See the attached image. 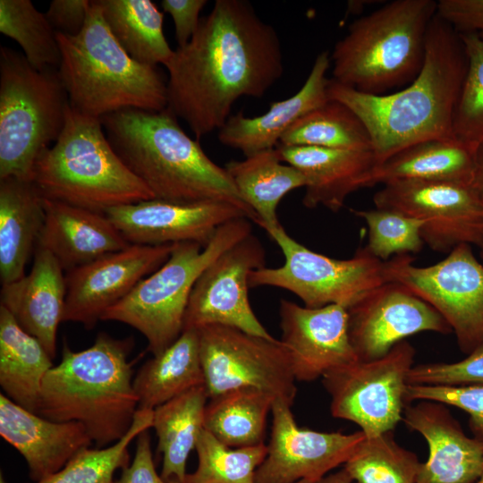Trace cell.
<instances>
[{
	"label": "cell",
	"mask_w": 483,
	"mask_h": 483,
	"mask_svg": "<svg viewBox=\"0 0 483 483\" xmlns=\"http://www.w3.org/2000/svg\"><path fill=\"white\" fill-rule=\"evenodd\" d=\"M165 66L166 108L197 140L220 130L239 98L262 97L284 73L277 32L245 0H216Z\"/></svg>",
	"instance_id": "1"
},
{
	"label": "cell",
	"mask_w": 483,
	"mask_h": 483,
	"mask_svg": "<svg viewBox=\"0 0 483 483\" xmlns=\"http://www.w3.org/2000/svg\"><path fill=\"white\" fill-rule=\"evenodd\" d=\"M466 70L459 33L436 13L428 30L422 69L404 89L370 95L329 79L327 95L361 120L378 165L416 143L454 136L453 119Z\"/></svg>",
	"instance_id": "2"
},
{
	"label": "cell",
	"mask_w": 483,
	"mask_h": 483,
	"mask_svg": "<svg viewBox=\"0 0 483 483\" xmlns=\"http://www.w3.org/2000/svg\"><path fill=\"white\" fill-rule=\"evenodd\" d=\"M101 123L112 148L155 199L231 203L257 221L226 169L186 134L169 109H124L102 117Z\"/></svg>",
	"instance_id": "3"
},
{
	"label": "cell",
	"mask_w": 483,
	"mask_h": 483,
	"mask_svg": "<svg viewBox=\"0 0 483 483\" xmlns=\"http://www.w3.org/2000/svg\"><path fill=\"white\" fill-rule=\"evenodd\" d=\"M132 343L99 333L85 350L72 352L64 344L61 361L43 380L37 414L81 423L97 448L119 441L138 410L128 361Z\"/></svg>",
	"instance_id": "4"
},
{
	"label": "cell",
	"mask_w": 483,
	"mask_h": 483,
	"mask_svg": "<svg viewBox=\"0 0 483 483\" xmlns=\"http://www.w3.org/2000/svg\"><path fill=\"white\" fill-rule=\"evenodd\" d=\"M58 68L72 109L102 117L124 109L159 112L167 106V82L157 66L132 59L110 31L97 0L82 30L56 32Z\"/></svg>",
	"instance_id": "5"
},
{
	"label": "cell",
	"mask_w": 483,
	"mask_h": 483,
	"mask_svg": "<svg viewBox=\"0 0 483 483\" xmlns=\"http://www.w3.org/2000/svg\"><path fill=\"white\" fill-rule=\"evenodd\" d=\"M434 0H394L349 26L330 55L335 81L370 95L412 82L420 72Z\"/></svg>",
	"instance_id": "6"
},
{
	"label": "cell",
	"mask_w": 483,
	"mask_h": 483,
	"mask_svg": "<svg viewBox=\"0 0 483 483\" xmlns=\"http://www.w3.org/2000/svg\"><path fill=\"white\" fill-rule=\"evenodd\" d=\"M104 131L101 119L69 106L62 133L34 166L31 182L44 199L102 214L155 199Z\"/></svg>",
	"instance_id": "7"
},
{
	"label": "cell",
	"mask_w": 483,
	"mask_h": 483,
	"mask_svg": "<svg viewBox=\"0 0 483 483\" xmlns=\"http://www.w3.org/2000/svg\"><path fill=\"white\" fill-rule=\"evenodd\" d=\"M69 97L58 69L38 71L23 54L0 48V180L31 182L42 152L62 133Z\"/></svg>",
	"instance_id": "8"
},
{
	"label": "cell",
	"mask_w": 483,
	"mask_h": 483,
	"mask_svg": "<svg viewBox=\"0 0 483 483\" xmlns=\"http://www.w3.org/2000/svg\"><path fill=\"white\" fill-rule=\"evenodd\" d=\"M250 220L240 217L223 225L204 247L196 242L174 243L168 259L106 309L101 320L131 326L147 339L153 356L161 353L183 331L185 311L198 278L224 251L251 234Z\"/></svg>",
	"instance_id": "9"
},
{
	"label": "cell",
	"mask_w": 483,
	"mask_h": 483,
	"mask_svg": "<svg viewBox=\"0 0 483 483\" xmlns=\"http://www.w3.org/2000/svg\"><path fill=\"white\" fill-rule=\"evenodd\" d=\"M281 250L284 262L249 275L250 287L271 286L289 291L304 306L341 305L347 309L387 282L385 261L360 248L352 258L336 259L301 244L281 224L265 230Z\"/></svg>",
	"instance_id": "10"
},
{
	"label": "cell",
	"mask_w": 483,
	"mask_h": 483,
	"mask_svg": "<svg viewBox=\"0 0 483 483\" xmlns=\"http://www.w3.org/2000/svg\"><path fill=\"white\" fill-rule=\"evenodd\" d=\"M387 282L399 283L431 305L447 322L466 355L483 345V262L471 245L453 248L439 262L418 267L410 255L385 261Z\"/></svg>",
	"instance_id": "11"
},
{
	"label": "cell",
	"mask_w": 483,
	"mask_h": 483,
	"mask_svg": "<svg viewBox=\"0 0 483 483\" xmlns=\"http://www.w3.org/2000/svg\"><path fill=\"white\" fill-rule=\"evenodd\" d=\"M198 332L208 399L254 388L292 405L296 379L290 354L280 340L225 326H208Z\"/></svg>",
	"instance_id": "12"
},
{
	"label": "cell",
	"mask_w": 483,
	"mask_h": 483,
	"mask_svg": "<svg viewBox=\"0 0 483 483\" xmlns=\"http://www.w3.org/2000/svg\"><path fill=\"white\" fill-rule=\"evenodd\" d=\"M414 357V347L404 340L381 358L326 374L322 383L331 397L332 416L355 423L366 437L393 431L408 404L407 378Z\"/></svg>",
	"instance_id": "13"
},
{
	"label": "cell",
	"mask_w": 483,
	"mask_h": 483,
	"mask_svg": "<svg viewBox=\"0 0 483 483\" xmlns=\"http://www.w3.org/2000/svg\"><path fill=\"white\" fill-rule=\"evenodd\" d=\"M373 201L376 208L425 221L422 239L436 251L449 253L462 243L476 246L483 233V203L470 185L394 181L384 184Z\"/></svg>",
	"instance_id": "14"
},
{
	"label": "cell",
	"mask_w": 483,
	"mask_h": 483,
	"mask_svg": "<svg viewBox=\"0 0 483 483\" xmlns=\"http://www.w3.org/2000/svg\"><path fill=\"white\" fill-rule=\"evenodd\" d=\"M265 262V250L252 233L218 256L193 286L183 330L225 326L274 338L255 315L249 300V275L264 267Z\"/></svg>",
	"instance_id": "15"
},
{
	"label": "cell",
	"mask_w": 483,
	"mask_h": 483,
	"mask_svg": "<svg viewBox=\"0 0 483 483\" xmlns=\"http://www.w3.org/2000/svg\"><path fill=\"white\" fill-rule=\"evenodd\" d=\"M292 405L274 401L272 430L266 458L256 470V483L317 482L352 456L366 438L351 434L319 432L297 426Z\"/></svg>",
	"instance_id": "16"
},
{
	"label": "cell",
	"mask_w": 483,
	"mask_h": 483,
	"mask_svg": "<svg viewBox=\"0 0 483 483\" xmlns=\"http://www.w3.org/2000/svg\"><path fill=\"white\" fill-rule=\"evenodd\" d=\"M348 328L359 360L387 354L420 332L452 333L444 318L404 285L386 282L348 309Z\"/></svg>",
	"instance_id": "17"
},
{
	"label": "cell",
	"mask_w": 483,
	"mask_h": 483,
	"mask_svg": "<svg viewBox=\"0 0 483 483\" xmlns=\"http://www.w3.org/2000/svg\"><path fill=\"white\" fill-rule=\"evenodd\" d=\"M174 244H131L66 272L63 321L92 329L106 309L168 259Z\"/></svg>",
	"instance_id": "18"
},
{
	"label": "cell",
	"mask_w": 483,
	"mask_h": 483,
	"mask_svg": "<svg viewBox=\"0 0 483 483\" xmlns=\"http://www.w3.org/2000/svg\"><path fill=\"white\" fill-rule=\"evenodd\" d=\"M105 215L130 244L148 246L196 242L204 247L223 225L250 218L231 203H174L157 199L114 207Z\"/></svg>",
	"instance_id": "19"
},
{
	"label": "cell",
	"mask_w": 483,
	"mask_h": 483,
	"mask_svg": "<svg viewBox=\"0 0 483 483\" xmlns=\"http://www.w3.org/2000/svg\"><path fill=\"white\" fill-rule=\"evenodd\" d=\"M281 342L296 381L310 382L359 360L348 328V309L341 305L309 308L281 300Z\"/></svg>",
	"instance_id": "20"
},
{
	"label": "cell",
	"mask_w": 483,
	"mask_h": 483,
	"mask_svg": "<svg viewBox=\"0 0 483 483\" xmlns=\"http://www.w3.org/2000/svg\"><path fill=\"white\" fill-rule=\"evenodd\" d=\"M446 406L421 400L404 409L403 423L425 438L429 452L416 483H474L483 474V444L464 434Z\"/></svg>",
	"instance_id": "21"
},
{
	"label": "cell",
	"mask_w": 483,
	"mask_h": 483,
	"mask_svg": "<svg viewBox=\"0 0 483 483\" xmlns=\"http://www.w3.org/2000/svg\"><path fill=\"white\" fill-rule=\"evenodd\" d=\"M0 435L22 455L34 482L59 471L93 442L81 423L47 419L22 408L3 393Z\"/></svg>",
	"instance_id": "22"
},
{
	"label": "cell",
	"mask_w": 483,
	"mask_h": 483,
	"mask_svg": "<svg viewBox=\"0 0 483 483\" xmlns=\"http://www.w3.org/2000/svg\"><path fill=\"white\" fill-rule=\"evenodd\" d=\"M65 297L64 269L47 250L37 246L29 274L2 284L1 306L13 315L23 330L40 342L53 360Z\"/></svg>",
	"instance_id": "23"
},
{
	"label": "cell",
	"mask_w": 483,
	"mask_h": 483,
	"mask_svg": "<svg viewBox=\"0 0 483 483\" xmlns=\"http://www.w3.org/2000/svg\"><path fill=\"white\" fill-rule=\"evenodd\" d=\"M283 162L296 167L306 180L302 203L338 212L352 192L371 187L377 162L372 151L317 147H277Z\"/></svg>",
	"instance_id": "24"
},
{
	"label": "cell",
	"mask_w": 483,
	"mask_h": 483,
	"mask_svg": "<svg viewBox=\"0 0 483 483\" xmlns=\"http://www.w3.org/2000/svg\"><path fill=\"white\" fill-rule=\"evenodd\" d=\"M331 65L327 51L319 53L302 87L292 97L271 104L263 114L231 115L218 130V140L242 151L245 157L275 148L283 134L300 118L328 100L326 72Z\"/></svg>",
	"instance_id": "25"
},
{
	"label": "cell",
	"mask_w": 483,
	"mask_h": 483,
	"mask_svg": "<svg viewBox=\"0 0 483 483\" xmlns=\"http://www.w3.org/2000/svg\"><path fill=\"white\" fill-rule=\"evenodd\" d=\"M45 220L37 246L69 272L131 244L102 213L44 199Z\"/></svg>",
	"instance_id": "26"
},
{
	"label": "cell",
	"mask_w": 483,
	"mask_h": 483,
	"mask_svg": "<svg viewBox=\"0 0 483 483\" xmlns=\"http://www.w3.org/2000/svg\"><path fill=\"white\" fill-rule=\"evenodd\" d=\"M45 220L43 197L30 181L0 180V279L2 284L25 275Z\"/></svg>",
	"instance_id": "27"
},
{
	"label": "cell",
	"mask_w": 483,
	"mask_h": 483,
	"mask_svg": "<svg viewBox=\"0 0 483 483\" xmlns=\"http://www.w3.org/2000/svg\"><path fill=\"white\" fill-rule=\"evenodd\" d=\"M477 145L455 136L411 145L376 166L371 186L394 181L450 182L470 185Z\"/></svg>",
	"instance_id": "28"
},
{
	"label": "cell",
	"mask_w": 483,
	"mask_h": 483,
	"mask_svg": "<svg viewBox=\"0 0 483 483\" xmlns=\"http://www.w3.org/2000/svg\"><path fill=\"white\" fill-rule=\"evenodd\" d=\"M204 385L196 329L183 330L171 345L146 361L133 379L138 410H154Z\"/></svg>",
	"instance_id": "29"
},
{
	"label": "cell",
	"mask_w": 483,
	"mask_h": 483,
	"mask_svg": "<svg viewBox=\"0 0 483 483\" xmlns=\"http://www.w3.org/2000/svg\"><path fill=\"white\" fill-rule=\"evenodd\" d=\"M53 367L40 342L0 305V386L4 394L37 414L43 380Z\"/></svg>",
	"instance_id": "30"
},
{
	"label": "cell",
	"mask_w": 483,
	"mask_h": 483,
	"mask_svg": "<svg viewBox=\"0 0 483 483\" xmlns=\"http://www.w3.org/2000/svg\"><path fill=\"white\" fill-rule=\"evenodd\" d=\"M225 168L243 201L256 214V223L264 230L280 224L277 208L281 199L306 185L303 174L296 167L283 163L277 147L243 160H232Z\"/></svg>",
	"instance_id": "31"
},
{
	"label": "cell",
	"mask_w": 483,
	"mask_h": 483,
	"mask_svg": "<svg viewBox=\"0 0 483 483\" xmlns=\"http://www.w3.org/2000/svg\"><path fill=\"white\" fill-rule=\"evenodd\" d=\"M208 395L205 385L196 386L153 410L157 450L163 454L161 477L183 483L186 462L204 428Z\"/></svg>",
	"instance_id": "32"
},
{
	"label": "cell",
	"mask_w": 483,
	"mask_h": 483,
	"mask_svg": "<svg viewBox=\"0 0 483 483\" xmlns=\"http://www.w3.org/2000/svg\"><path fill=\"white\" fill-rule=\"evenodd\" d=\"M114 38L135 61L165 64L174 51L163 30L164 13L149 0H97Z\"/></svg>",
	"instance_id": "33"
},
{
	"label": "cell",
	"mask_w": 483,
	"mask_h": 483,
	"mask_svg": "<svg viewBox=\"0 0 483 483\" xmlns=\"http://www.w3.org/2000/svg\"><path fill=\"white\" fill-rule=\"evenodd\" d=\"M274 399L254 388H240L209 399L204 428L228 447L264 443L267 418Z\"/></svg>",
	"instance_id": "34"
},
{
	"label": "cell",
	"mask_w": 483,
	"mask_h": 483,
	"mask_svg": "<svg viewBox=\"0 0 483 483\" xmlns=\"http://www.w3.org/2000/svg\"><path fill=\"white\" fill-rule=\"evenodd\" d=\"M279 143L283 147L372 151L370 136L361 120L344 104L331 99L300 118Z\"/></svg>",
	"instance_id": "35"
},
{
	"label": "cell",
	"mask_w": 483,
	"mask_h": 483,
	"mask_svg": "<svg viewBox=\"0 0 483 483\" xmlns=\"http://www.w3.org/2000/svg\"><path fill=\"white\" fill-rule=\"evenodd\" d=\"M0 31L20 45L35 69L59 68L56 32L30 0H0Z\"/></svg>",
	"instance_id": "36"
},
{
	"label": "cell",
	"mask_w": 483,
	"mask_h": 483,
	"mask_svg": "<svg viewBox=\"0 0 483 483\" xmlns=\"http://www.w3.org/2000/svg\"><path fill=\"white\" fill-rule=\"evenodd\" d=\"M419 466L416 453L389 431L366 437L343 468L357 483H416Z\"/></svg>",
	"instance_id": "37"
},
{
	"label": "cell",
	"mask_w": 483,
	"mask_h": 483,
	"mask_svg": "<svg viewBox=\"0 0 483 483\" xmlns=\"http://www.w3.org/2000/svg\"><path fill=\"white\" fill-rule=\"evenodd\" d=\"M152 422L153 410H137L130 429L119 441L103 448L82 449L59 471L34 483H114V472L129 465L131 442L152 428Z\"/></svg>",
	"instance_id": "38"
},
{
	"label": "cell",
	"mask_w": 483,
	"mask_h": 483,
	"mask_svg": "<svg viewBox=\"0 0 483 483\" xmlns=\"http://www.w3.org/2000/svg\"><path fill=\"white\" fill-rule=\"evenodd\" d=\"M198 465L183 483H256V470L266 458L267 445L226 446L203 428L196 444Z\"/></svg>",
	"instance_id": "39"
},
{
	"label": "cell",
	"mask_w": 483,
	"mask_h": 483,
	"mask_svg": "<svg viewBox=\"0 0 483 483\" xmlns=\"http://www.w3.org/2000/svg\"><path fill=\"white\" fill-rule=\"evenodd\" d=\"M352 212L368 225L365 248L382 261H387L393 255L417 253L425 243L421 234L426 224L423 220L389 208L352 209Z\"/></svg>",
	"instance_id": "40"
},
{
	"label": "cell",
	"mask_w": 483,
	"mask_h": 483,
	"mask_svg": "<svg viewBox=\"0 0 483 483\" xmlns=\"http://www.w3.org/2000/svg\"><path fill=\"white\" fill-rule=\"evenodd\" d=\"M467 56V70L457 103L453 134L478 145L483 141V38L459 33Z\"/></svg>",
	"instance_id": "41"
},
{
	"label": "cell",
	"mask_w": 483,
	"mask_h": 483,
	"mask_svg": "<svg viewBox=\"0 0 483 483\" xmlns=\"http://www.w3.org/2000/svg\"><path fill=\"white\" fill-rule=\"evenodd\" d=\"M413 386H483V345L455 362L414 365L408 374Z\"/></svg>",
	"instance_id": "42"
},
{
	"label": "cell",
	"mask_w": 483,
	"mask_h": 483,
	"mask_svg": "<svg viewBox=\"0 0 483 483\" xmlns=\"http://www.w3.org/2000/svg\"><path fill=\"white\" fill-rule=\"evenodd\" d=\"M433 401L462 410L469 415L474 437L483 444V386H413L408 385L407 403L412 401Z\"/></svg>",
	"instance_id": "43"
},
{
	"label": "cell",
	"mask_w": 483,
	"mask_h": 483,
	"mask_svg": "<svg viewBox=\"0 0 483 483\" xmlns=\"http://www.w3.org/2000/svg\"><path fill=\"white\" fill-rule=\"evenodd\" d=\"M436 13L458 33L483 38V0H439Z\"/></svg>",
	"instance_id": "44"
},
{
	"label": "cell",
	"mask_w": 483,
	"mask_h": 483,
	"mask_svg": "<svg viewBox=\"0 0 483 483\" xmlns=\"http://www.w3.org/2000/svg\"><path fill=\"white\" fill-rule=\"evenodd\" d=\"M91 1L53 0L45 15L57 33L76 36L83 29Z\"/></svg>",
	"instance_id": "45"
},
{
	"label": "cell",
	"mask_w": 483,
	"mask_h": 483,
	"mask_svg": "<svg viewBox=\"0 0 483 483\" xmlns=\"http://www.w3.org/2000/svg\"><path fill=\"white\" fill-rule=\"evenodd\" d=\"M114 483H179L165 481L155 468L148 429L137 437L136 452L132 462L122 470L120 479Z\"/></svg>",
	"instance_id": "46"
},
{
	"label": "cell",
	"mask_w": 483,
	"mask_h": 483,
	"mask_svg": "<svg viewBox=\"0 0 483 483\" xmlns=\"http://www.w3.org/2000/svg\"><path fill=\"white\" fill-rule=\"evenodd\" d=\"M207 0H162L161 6L174 21L178 47L185 46L192 38L200 22L199 13Z\"/></svg>",
	"instance_id": "47"
},
{
	"label": "cell",
	"mask_w": 483,
	"mask_h": 483,
	"mask_svg": "<svg viewBox=\"0 0 483 483\" xmlns=\"http://www.w3.org/2000/svg\"><path fill=\"white\" fill-rule=\"evenodd\" d=\"M470 187L483 203V141L476 148L475 166Z\"/></svg>",
	"instance_id": "48"
},
{
	"label": "cell",
	"mask_w": 483,
	"mask_h": 483,
	"mask_svg": "<svg viewBox=\"0 0 483 483\" xmlns=\"http://www.w3.org/2000/svg\"><path fill=\"white\" fill-rule=\"evenodd\" d=\"M353 479L344 468L334 473L327 474L315 483H352Z\"/></svg>",
	"instance_id": "49"
},
{
	"label": "cell",
	"mask_w": 483,
	"mask_h": 483,
	"mask_svg": "<svg viewBox=\"0 0 483 483\" xmlns=\"http://www.w3.org/2000/svg\"><path fill=\"white\" fill-rule=\"evenodd\" d=\"M479 249V255H480V258H481V261L483 262V233L481 234V237L478 242V244L476 245Z\"/></svg>",
	"instance_id": "50"
},
{
	"label": "cell",
	"mask_w": 483,
	"mask_h": 483,
	"mask_svg": "<svg viewBox=\"0 0 483 483\" xmlns=\"http://www.w3.org/2000/svg\"><path fill=\"white\" fill-rule=\"evenodd\" d=\"M296 483H315V482L310 481V480H307V479H303V480L298 481Z\"/></svg>",
	"instance_id": "51"
},
{
	"label": "cell",
	"mask_w": 483,
	"mask_h": 483,
	"mask_svg": "<svg viewBox=\"0 0 483 483\" xmlns=\"http://www.w3.org/2000/svg\"><path fill=\"white\" fill-rule=\"evenodd\" d=\"M0 483H7L4 478L3 477V473L0 474Z\"/></svg>",
	"instance_id": "52"
},
{
	"label": "cell",
	"mask_w": 483,
	"mask_h": 483,
	"mask_svg": "<svg viewBox=\"0 0 483 483\" xmlns=\"http://www.w3.org/2000/svg\"><path fill=\"white\" fill-rule=\"evenodd\" d=\"M474 483H483V474L480 476V478Z\"/></svg>",
	"instance_id": "53"
}]
</instances>
